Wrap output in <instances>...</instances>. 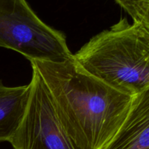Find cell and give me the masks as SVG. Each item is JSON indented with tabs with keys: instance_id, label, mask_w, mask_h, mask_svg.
I'll return each instance as SVG.
<instances>
[{
	"instance_id": "obj_6",
	"label": "cell",
	"mask_w": 149,
	"mask_h": 149,
	"mask_svg": "<svg viewBox=\"0 0 149 149\" xmlns=\"http://www.w3.org/2000/svg\"><path fill=\"white\" fill-rule=\"evenodd\" d=\"M31 85L7 87L0 80V142L10 141L26 113Z\"/></svg>"
},
{
	"instance_id": "obj_4",
	"label": "cell",
	"mask_w": 149,
	"mask_h": 149,
	"mask_svg": "<svg viewBox=\"0 0 149 149\" xmlns=\"http://www.w3.org/2000/svg\"><path fill=\"white\" fill-rule=\"evenodd\" d=\"M31 67L29 104L18 129L9 142L13 149H74L45 81Z\"/></svg>"
},
{
	"instance_id": "obj_1",
	"label": "cell",
	"mask_w": 149,
	"mask_h": 149,
	"mask_svg": "<svg viewBox=\"0 0 149 149\" xmlns=\"http://www.w3.org/2000/svg\"><path fill=\"white\" fill-rule=\"evenodd\" d=\"M45 81L74 149H104L125 121L132 97L86 72L73 58L30 61Z\"/></svg>"
},
{
	"instance_id": "obj_3",
	"label": "cell",
	"mask_w": 149,
	"mask_h": 149,
	"mask_svg": "<svg viewBox=\"0 0 149 149\" xmlns=\"http://www.w3.org/2000/svg\"><path fill=\"white\" fill-rule=\"evenodd\" d=\"M0 47L30 61L61 63L73 58L65 35L44 23L26 0H0Z\"/></svg>"
},
{
	"instance_id": "obj_2",
	"label": "cell",
	"mask_w": 149,
	"mask_h": 149,
	"mask_svg": "<svg viewBox=\"0 0 149 149\" xmlns=\"http://www.w3.org/2000/svg\"><path fill=\"white\" fill-rule=\"evenodd\" d=\"M74 58L86 72L125 95L149 87V34L140 22L120 19L90 39Z\"/></svg>"
},
{
	"instance_id": "obj_5",
	"label": "cell",
	"mask_w": 149,
	"mask_h": 149,
	"mask_svg": "<svg viewBox=\"0 0 149 149\" xmlns=\"http://www.w3.org/2000/svg\"><path fill=\"white\" fill-rule=\"evenodd\" d=\"M104 149H149V87L132 97L125 121Z\"/></svg>"
},
{
	"instance_id": "obj_8",
	"label": "cell",
	"mask_w": 149,
	"mask_h": 149,
	"mask_svg": "<svg viewBox=\"0 0 149 149\" xmlns=\"http://www.w3.org/2000/svg\"><path fill=\"white\" fill-rule=\"evenodd\" d=\"M140 23L142 24L145 30L148 32L149 34V2L147 4L146 7V10L144 11V13L143 15V17Z\"/></svg>"
},
{
	"instance_id": "obj_7",
	"label": "cell",
	"mask_w": 149,
	"mask_h": 149,
	"mask_svg": "<svg viewBox=\"0 0 149 149\" xmlns=\"http://www.w3.org/2000/svg\"><path fill=\"white\" fill-rule=\"evenodd\" d=\"M133 19V21L140 22L143 17L149 0H115Z\"/></svg>"
}]
</instances>
